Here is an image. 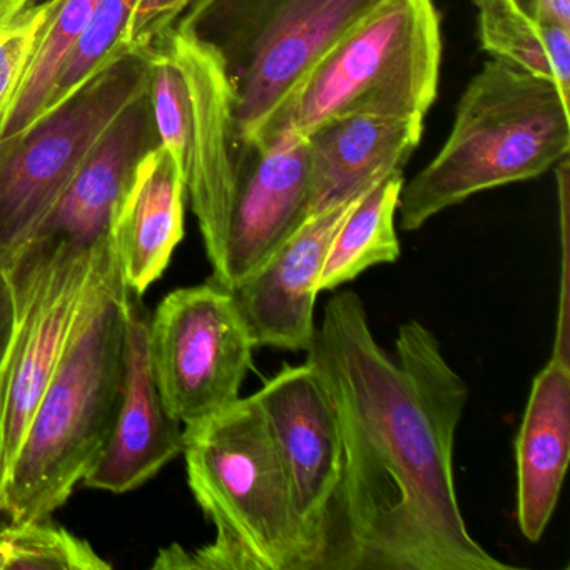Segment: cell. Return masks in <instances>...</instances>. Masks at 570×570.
<instances>
[{"instance_id":"obj_14","label":"cell","mask_w":570,"mask_h":570,"mask_svg":"<svg viewBox=\"0 0 570 570\" xmlns=\"http://www.w3.org/2000/svg\"><path fill=\"white\" fill-rule=\"evenodd\" d=\"M363 193L308 216L248 278L228 289L255 348L305 353L312 348L326 255L340 225Z\"/></svg>"},{"instance_id":"obj_2","label":"cell","mask_w":570,"mask_h":570,"mask_svg":"<svg viewBox=\"0 0 570 570\" xmlns=\"http://www.w3.org/2000/svg\"><path fill=\"white\" fill-rule=\"evenodd\" d=\"M129 295L109 235L96 256L85 305L0 492V512L11 523L48 519L101 455L121 400Z\"/></svg>"},{"instance_id":"obj_15","label":"cell","mask_w":570,"mask_h":570,"mask_svg":"<svg viewBox=\"0 0 570 570\" xmlns=\"http://www.w3.org/2000/svg\"><path fill=\"white\" fill-rule=\"evenodd\" d=\"M149 318L129 295L126 305L125 376L108 442L82 482L91 489L126 493L156 475L183 453L181 423L159 395L148 346Z\"/></svg>"},{"instance_id":"obj_16","label":"cell","mask_w":570,"mask_h":570,"mask_svg":"<svg viewBox=\"0 0 570 570\" xmlns=\"http://www.w3.org/2000/svg\"><path fill=\"white\" fill-rule=\"evenodd\" d=\"M570 455V360L553 350L533 379L515 439L517 520L539 542L556 512Z\"/></svg>"},{"instance_id":"obj_28","label":"cell","mask_w":570,"mask_h":570,"mask_svg":"<svg viewBox=\"0 0 570 570\" xmlns=\"http://www.w3.org/2000/svg\"><path fill=\"white\" fill-rule=\"evenodd\" d=\"M527 2L529 0H473L476 8V22L529 18Z\"/></svg>"},{"instance_id":"obj_22","label":"cell","mask_w":570,"mask_h":570,"mask_svg":"<svg viewBox=\"0 0 570 570\" xmlns=\"http://www.w3.org/2000/svg\"><path fill=\"white\" fill-rule=\"evenodd\" d=\"M138 2L139 0H101L99 2L91 22L69 52L56 78L45 112L58 108L79 88H82L92 76L98 75L116 59L128 55L126 32Z\"/></svg>"},{"instance_id":"obj_27","label":"cell","mask_w":570,"mask_h":570,"mask_svg":"<svg viewBox=\"0 0 570 570\" xmlns=\"http://www.w3.org/2000/svg\"><path fill=\"white\" fill-rule=\"evenodd\" d=\"M527 14L537 24L570 29V0H529Z\"/></svg>"},{"instance_id":"obj_25","label":"cell","mask_w":570,"mask_h":570,"mask_svg":"<svg viewBox=\"0 0 570 570\" xmlns=\"http://www.w3.org/2000/svg\"><path fill=\"white\" fill-rule=\"evenodd\" d=\"M193 0H139L126 32V51H146L175 29Z\"/></svg>"},{"instance_id":"obj_30","label":"cell","mask_w":570,"mask_h":570,"mask_svg":"<svg viewBox=\"0 0 570 570\" xmlns=\"http://www.w3.org/2000/svg\"><path fill=\"white\" fill-rule=\"evenodd\" d=\"M0 570H6V546L2 535H0Z\"/></svg>"},{"instance_id":"obj_10","label":"cell","mask_w":570,"mask_h":570,"mask_svg":"<svg viewBox=\"0 0 570 570\" xmlns=\"http://www.w3.org/2000/svg\"><path fill=\"white\" fill-rule=\"evenodd\" d=\"M102 243L58 253L18 296V332L0 372V492L85 305Z\"/></svg>"},{"instance_id":"obj_11","label":"cell","mask_w":570,"mask_h":570,"mask_svg":"<svg viewBox=\"0 0 570 570\" xmlns=\"http://www.w3.org/2000/svg\"><path fill=\"white\" fill-rule=\"evenodd\" d=\"M158 146L148 88L115 119L8 269L16 296L58 253L92 249L111 235L136 166Z\"/></svg>"},{"instance_id":"obj_5","label":"cell","mask_w":570,"mask_h":570,"mask_svg":"<svg viewBox=\"0 0 570 570\" xmlns=\"http://www.w3.org/2000/svg\"><path fill=\"white\" fill-rule=\"evenodd\" d=\"M383 0H193L175 28L208 42L233 95L236 175L313 66Z\"/></svg>"},{"instance_id":"obj_8","label":"cell","mask_w":570,"mask_h":570,"mask_svg":"<svg viewBox=\"0 0 570 570\" xmlns=\"http://www.w3.org/2000/svg\"><path fill=\"white\" fill-rule=\"evenodd\" d=\"M148 346L166 412L181 425H196L242 399L255 345L232 293L212 279L159 303Z\"/></svg>"},{"instance_id":"obj_9","label":"cell","mask_w":570,"mask_h":570,"mask_svg":"<svg viewBox=\"0 0 570 570\" xmlns=\"http://www.w3.org/2000/svg\"><path fill=\"white\" fill-rule=\"evenodd\" d=\"M253 395L285 470L303 570H323L343 475V442L335 410L308 362L283 366Z\"/></svg>"},{"instance_id":"obj_13","label":"cell","mask_w":570,"mask_h":570,"mask_svg":"<svg viewBox=\"0 0 570 570\" xmlns=\"http://www.w3.org/2000/svg\"><path fill=\"white\" fill-rule=\"evenodd\" d=\"M308 138L278 132L238 173L212 282L233 289L248 278L308 218Z\"/></svg>"},{"instance_id":"obj_19","label":"cell","mask_w":570,"mask_h":570,"mask_svg":"<svg viewBox=\"0 0 570 570\" xmlns=\"http://www.w3.org/2000/svg\"><path fill=\"white\" fill-rule=\"evenodd\" d=\"M403 185V171L392 173L360 196L330 245L320 276V293L335 292L366 269L400 258L396 213Z\"/></svg>"},{"instance_id":"obj_12","label":"cell","mask_w":570,"mask_h":570,"mask_svg":"<svg viewBox=\"0 0 570 570\" xmlns=\"http://www.w3.org/2000/svg\"><path fill=\"white\" fill-rule=\"evenodd\" d=\"M163 41L178 62L191 101V131L186 159V195L198 219L209 263L222 252L236 189L233 95L218 52L186 29Z\"/></svg>"},{"instance_id":"obj_21","label":"cell","mask_w":570,"mask_h":570,"mask_svg":"<svg viewBox=\"0 0 570 570\" xmlns=\"http://www.w3.org/2000/svg\"><path fill=\"white\" fill-rule=\"evenodd\" d=\"M483 51L535 78L552 82L570 102V29L537 24L530 18L480 22Z\"/></svg>"},{"instance_id":"obj_20","label":"cell","mask_w":570,"mask_h":570,"mask_svg":"<svg viewBox=\"0 0 570 570\" xmlns=\"http://www.w3.org/2000/svg\"><path fill=\"white\" fill-rule=\"evenodd\" d=\"M99 2L101 0H56L55 11L46 26L24 85L0 128V139L19 135L45 112L56 78L91 22Z\"/></svg>"},{"instance_id":"obj_4","label":"cell","mask_w":570,"mask_h":570,"mask_svg":"<svg viewBox=\"0 0 570 570\" xmlns=\"http://www.w3.org/2000/svg\"><path fill=\"white\" fill-rule=\"evenodd\" d=\"M570 153V102L552 82L492 58L469 82L435 158L403 185L400 228L416 232L479 193L529 181Z\"/></svg>"},{"instance_id":"obj_6","label":"cell","mask_w":570,"mask_h":570,"mask_svg":"<svg viewBox=\"0 0 570 570\" xmlns=\"http://www.w3.org/2000/svg\"><path fill=\"white\" fill-rule=\"evenodd\" d=\"M442 55L435 0H383L313 66L262 146L278 132L306 138L350 116L425 119L439 96Z\"/></svg>"},{"instance_id":"obj_1","label":"cell","mask_w":570,"mask_h":570,"mask_svg":"<svg viewBox=\"0 0 570 570\" xmlns=\"http://www.w3.org/2000/svg\"><path fill=\"white\" fill-rule=\"evenodd\" d=\"M335 410L343 475L323 570H512L470 533L453 446L469 386L422 323H403L395 355L362 298L326 302L306 352Z\"/></svg>"},{"instance_id":"obj_29","label":"cell","mask_w":570,"mask_h":570,"mask_svg":"<svg viewBox=\"0 0 570 570\" xmlns=\"http://www.w3.org/2000/svg\"><path fill=\"white\" fill-rule=\"evenodd\" d=\"M35 0H0V45Z\"/></svg>"},{"instance_id":"obj_18","label":"cell","mask_w":570,"mask_h":570,"mask_svg":"<svg viewBox=\"0 0 570 570\" xmlns=\"http://www.w3.org/2000/svg\"><path fill=\"white\" fill-rule=\"evenodd\" d=\"M186 196L185 171L161 145L136 166L111 228L122 282L132 295L161 278L185 238Z\"/></svg>"},{"instance_id":"obj_17","label":"cell","mask_w":570,"mask_h":570,"mask_svg":"<svg viewBox=\"0 0 570 570\" xmlns=\"http://www.w3.org/2000/svg\"><path fill=\"white\" fill-rule=\"evenodd\" d=\"M425 119L350 116L306 136L309 146L308 216L355 198L395 171L419 148Z\"/></svg>"},{"instance_id":"obj_3","label":"cell","mask_w":570,"mask_h":570,"mask_svg":"<svg viewBox=\"0 0 570 570\" xmlns=\"http://www.w3.org/2000/svg\"><path fill=\"white\" fill-rule=\"evenodd\" d=\"M183 439L189 487L216 537L193 552L173 543L153 569L303 570L285 470L255 395L185 426Z\"/></svg>"},{"instance_id":"obj_7","label":"cell","mask_w":570,"mask_h":570,"mask_svg":"<svg viewBox=\"0 0 570 570\" xmlns=\"http://www.w3.org/2000/svg\"><path fill=\"white\" fill-rule=\"evenodd\" d=\"M148 88V51L128 52L28 129L0 139L2 268H11L115 119Z\"/></svg>"},{"instance_id":"obj_24","label":"cell","mask_w":570,"mask_h":570,"mask_svg":"<svg viewBox=\"0 0 570 570\" xmlns=\"http://www.w3.org/2000/svg\"><path fill=\"white\" fill-rule=\"evenodd\" d=\"M149 56V98L159 145L171 153L186 176L191 101L178 62L163 39L146 49Z\"/></svg>"},{"instance_id":"obj_26","label":"cell","mask_w":570,"mask_h":570,"mask_svg":"<svg viewBox=\"0 0 570 570\" xmlns=\"http://www.w3.org/2000/svg\"><path fill=\"white\" fill-rule=\"evenodd\" d=\"M19 326V305L8 269L0 266V372L8 362Z\"/></svg>"},{"instance_id":"obj_23","label":"cell","mask_w":570,"mask_h":570,"mask_svg":"<svg viewBox=\"0 0 570 570\" xmlns=\"http://www.w3.org/2000/svg\"><path fill=\"white\" fill-rule=\"evenodd\" d=\"M0 535L6 546V570H108L86 540L68 530L38 522L11 523Z\"/></svg>"}]
</instances>
